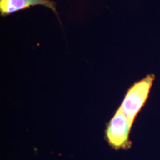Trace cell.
<instances>
[{
	"label": "cell",
	"instance_id": "cell-1",
	"mask_svg": "<svg viewBox=\"0 0 160 160\" xmlns=\"http://www.w3.org/2000/svg\"><path fill=\"white\" fill-rule=\"evenodd\" d=\"M154 80V75H148L132 85L126 92L119 109L132 122L146 102Z\"/></svg>",
	"mask_w": 160,
	"mask_h": 160
},
{
	"label": "cell",
	"instance_id": "cell-2",
	"mask_svg": "<svg viewBox=\"0 0 160 160\" xmlns=\"http://www.w3.org/2000/svg\"><path fill=\"white\" fill-rule=\"evenodd\" d=\"M133 123V122L118 109L106 130V137L112 148L120 149L129 148L131 147L129 133Z\"/></svg>",
	"mask_w": 160,
	"mask_h": 160
},
{
	"label": "cell",
	"instance_id": "cell-3",
	"mask_svg": "<svg viewBox=\"0 0 160 160\" xmlns=\"http://www.w3.org/2000/svg\"><path fill=\"white\" fill-rule=\"evenodd\" d=\"M35 5L46 6L56 12L54 3L49 0H0V10L2 15H6Z\"/></svg>",
	"mask_w": 160,
	"mask_h": 160
}]
</instances>
